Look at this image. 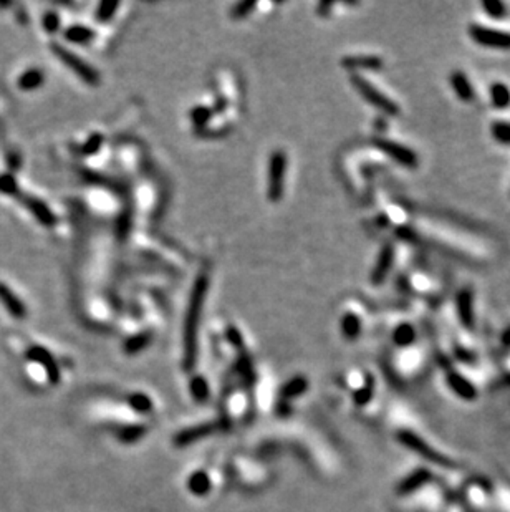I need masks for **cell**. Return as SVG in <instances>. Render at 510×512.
<instances>
[{
    "mask_svg": "<svg viewBox=\"0 0 510 512\" xmlns=\"http://www.w3.org/2000/svg\"><path fill=\"white\" fill-rule=\"evenodd\" d=\"M209 280L205 275H199L195 279L190 290L188 312H185L184 324V362L185 367H194L195 357H198V337H199V324L200 315H203V307L205 295H208Z\"/></svg>",
    "mask_w": 510,
    "mask_h": 512,
    "instance_id": "1",
    "label": "cell"
},
{
    "mask_svg": "<svg viewBox=\"0 0 510 512\" xmlns=\"http://www.w3.org/2000/svg\"><path fill=\"white\" fill-rule=\"evenodd\" d=\"M350 81H352V85L355 86V90H357L358 93L368 101L369 105H373L374 108H378L379 111H383V113L388 115V116L401 115V108L398 106V103H394V101L391 98H388V96H386L384 93H381V91L376 88L373 83H369V81L364 78V76L358 75V73H353L352 76H350Z\"/></svg>",
    "mask_w": 510,
    "mask_h": 512,
    "instance_id": "2",
    "label": "cell"
},
{
    "mask_svg": "<svg viewBox=\"0 0 510 512\" xmlns=\"http://www.w3.org/2000/svg\"><path fill=\"white\" fill-rule=\"evenodd\" d=\"M287 173V155L283 151L272 153L269 161V184H267V196L272 203H278L283 196Z\"/></svg>",
    "mask_w": 510,
    "mask_h": 512,
    "instance_id": "3",
    "label": "cell"
},
{
    "mask_svg": "<svg viewBox=\"0 0 510 512\" xmlns=\"http://www.w3.org/2000/svg\"><path fill=\"white\" fill-rule=\"evenodd\" d=\"M51 52H53L56 57L63 61V63L68 66V68L73 71L75 75H78L80 78L85 81V83L93 85V86L100 83V73H98L93 66L86 63L85 60H81L78 55L70 52V50L61 47V45H51Z\"/></svg>",
    "mask_w": 510,
    "mask_h": 512,
    "instance_id": "4",
    "label": "cell"
},
{
    "mask_svg": "<svg viewBox=\"0 0 510 512\" xmlns=\"http://www.w3.org/2000/svg\"><path fill=\"white\" fill-rule=\"evenodd\" d=\"M398 439L404 444L406 448H409L411 451L419 454L421 458L429 461V463L442 466V468H454V463H451V461L447 459L446 456H442L439 451H434V449H432L427 443L422 441L417 434L411 433V431H399Z\"/></svg>",
    "mask_w": 510,
    "mask_h": 512,
    "instance_id": "5",
    "label": "cell"
},
{
    "mask_svg": "<svg viewBox=\"0 0 510 512\" xmlns=\"http://www.w3.org/2000/svg\"><path fill=\"white\" fill-rule=\"evenodd\" d=\"M373 143L374 146L378 148L379 151H383L386 156H389L394 163L408 168V170H416L417 165H419V158H417L416 153L413 150H409L408 146L401 145V143L386 140V138H376Z\"/></svg>",
    "mask_w": 510,
    "mask_h": 512,
    "instance_id": "6",
    "label": "cell"
},
{
    "mask_svg": "<svg viewBox=\"0 0 510 512\" xmlns=\"http://www.w3.org/2000/svg\"><path fill=\"white\" fill-rule=\"evenodd\" d=\"M469 35L472 40L482 47L489 48H510V34L502 32V30L487 29L484 25H471L469 27Z\"/></svg>",
    "mask_w": 510,
    "mask_h": 512,
    "instance_id": "7",
    "label": "cell"
},
{
    "mask_svg": "<svg viewBox=\"0 0 510 512\" xmlns=\"http://www.w3.org/2000/svg\"><path fill=\"white\" fill-rule=\"evenodd\" d=\"M394 257H396L394 245L393 244H384L383 249H381L379 255H378V259H376L374 267H373V270H371V274H369V282L371 284L381 285L386 279H388L391 269H393Z\"/></svg>",
    "mask_w": 510,
    "mask_h": 512,
    "instance_id": "8",
    "label": "cell"
},
{
    "mask_svg": "<svg viewBox=\"0 0 510 512\" xmlns=\"http://www.w3.org/2000/svg\"><path fill=\"white\" fill-rule=\"evenodd\" d=\"M20 201L24 203V206L32 213V216L37 219L40 224H44L45 227H53L56 224V216L51 213V209L46 206L44 201L34 198V196H24Z\"/></svg>",
    "mask_w": 510,
    "mask_h": 512,
    "instance_id": "9",
    "label": "cell"
},
{
    "mask_svg": "<svg viewBox=\"0 0 510 512\" xmlns=\"http://www.w3.org/2000/svg\"><path fill=\"white\" fill-rule=\"evenodd\" d=\"M456 309L457 315H459L461 324L466 327V329H472L474 327V294L472 290L466 287V289L459 290V294L456 297Z\"/></svg>",
    "mask_w": 510,
    "mask_h": 512,
    "instance_id": "10",
    "label": "cell"
},
{
    "mask_svg": "<svg viewBox=\"0 0 510 512\" xmlns=\"http://www.w3.org/2000/svg\"><path fill=\"white\" fill-rule=\"evenodd\" d=\"M342 65L348 70L378 71L383 68V60L376 55H352V57H345Z\"/></svg>",
    "mask_w": 510,
    "mask_h": 512,
    "instance_id": "11",
    "label": "cell"
},
{
    "mask_svg": "<svg viewBox=\"0 0 510 512\" xmlns=\"http://www.w3.org/2000/svg\"><path fill=\"white\" fill-rule=\"evenodd\" d=\"M0 302H2V305L15 319H24V317L27 315V309H25L24 302L15 295V292H12L9 285L2 282H0Z\"/></svg>",
    "mask_w": 510,
    "mask_h": 512,
    "instance_id": "12",
    "label": "cell"
},
{
    "mask_svg": "<svg viewBox=\"0 0 510 512\" xmlns=\"http://www.w3.org/2000/svg\"><path fill=\"white\" fill-rule=\"evenodd\" d=\"M447 385H449L451 390L454 391L457 396L467 399V401H472V399L477 396V391L476 388L472 386V383L456 372L447 373Z\"/></svg>",
    "mask_w": 510,
    "mask_h": 512,
    "instance_id": "13",
    "label": "cell"
},
{
    "mask_svg": "<svg viewBox=\"0 0 510 512\" xmlns=\"http://www.w3.org/2000/svg\"><path fill=\"white\" fill-rule=\"evenodd\" d=\"M29 358H30V360L37 362V363H40V365L45 367V370H46V373H49V377H50L51 382L58 380V367H56L55 360L51 358V355L45 350V348L32 347L29 350Z\"/></svg>",
    "mask_w": 510,
    "mask_h": 512,
    "instance_id": "14",
    "label": "cell"
},
{
    "mask_svg": "<svg viewBox=\"0 0 510 512\" xmlns=\"http://www.w3.org/2000/svg\"><path fill=\"white\" fill-rule=\"evenodd\" d=\"M449 81H451V86L452 90L456 91L457 98L462 100V101H472L474 96H476V93H474V86L471 81H469L467 75L462 73V71H454L449 76Z\"/></svg>",
    "mask_w": 510,
    "mask_h": 512,
    "instance_id": "15",
    "label": "cell"
},
{
    "mask_svg": "<svg viewBox=\"0 0 510 512\" xmlns=\"http://www.w3.org/2000/svg\"><path fill=\"white\" fill-rule=\"evenodd\" d=\"M429 479H431V473H429V471L417 469L416 473L409 474L408 478H406V479L403 481V483H401V484L398 486V494H403V496H404V494H411V493H413V491L419 489L421 486H424Z\"/></svg>",
    "mask_w": 510,
    "mask_h": 512,
    "instance_id": "16",
    "label": "cell"
},
{
    "mask_svg": "<svg viewBox=\"0 0 510 512\" xmlns=\"http://www.w3.org/2000/svg\"><path fill=\"white\" fill-rule=\"evenodd\" d=\"M17 85L19 88L24 91L37 90L39 86L44 85V71L39 68H30L27 71H24V73L20 75Z\"/></svg>",
    "mask_w": 510,
    "mask_h": 512,
    "instance_id": "17",
    "label": "cell"
},
{
    "mask_svg": "<svg viewBox=\"0 0 510 512\" xmlns=\"http://www.w3.org/2000/svg\"><path fill=\"white\" fill-rule=\"evenodd\" d=\"M342 334L347 340H357L359 334H362V320L358 315L345 314L342 319Z\"/></svg>",
    "mask_w": 510,
    "mask_h": 512,
    "instance_id": "18",
    "label": "cell"
},
{
    "mask_svg": "<svg viewBox=\"0 0 510 512\" xmlns=\"http://www.w3.org/2000/svg\"><path fill=\"white\" fill-rule=\"evenodd\" d=\"M491 103L494 108L506 110L510 106V88L504 83H494L491 86Z\"/></svg>",
    "mask_w": 510,
    "mask_h": 512,
    "instance_id": "19",
    "label": "cell"
},
{
    "mask_svg": "<svg viewBox=\"0 0 510 512\" xmlns=\"http://www.w3.org/2000/svg\"><path fill=\"white\" fill-rule=\"evenodd\" d=\"M95 37V32L85 25H71L65 30V39L71 43H88Z\"/></svg>",
    "mask_w": 510,
    "mask_h": 512,
    "instance_id": "20",
    "label": "cell"
},
{
    "mask_svg": "<svg viewBox=\"0 0 510 512\" xmlns=\"http://www.w3.org/2000/svg\"><path fill=\"white\" fill-rule=\"evenodd\" d=\"M416 340V330L413 325L401 324L393 332V342L398 347H409Z\"/></svg>",
    "mask_w": 510,
    "mask_h": 512,
    "instance_id": "21",
    "label": "cell"
},
{
    "mask_svg": "<svg viewBox=\"0 0 510 512\" xmlns=\"http://www.w3.org/2000/svg\"><path fill=\"white\" fill-rule=\"evenodd\" d=\"M494 140L502 143V145L510 146V123L506 121H496L491 126Z\"/></svg>",
    "mask_w": 510,
    "mask_h": 512,
    "instance_id": "22",
    "label": "cell"
},
{
    "mask_svg": "<svg viewBox=\"0 0 510 512\" xmlns=\"http://www.w3.org/2000/svg\"><path fill=\"white\" fill-rule=\"evenodd\" d=\"M0 193L7 196H19V183L14 174H2L0 176Z\"/></svg>",
    "mask_w": 510,
    "mask_h": 512,
    "instance_id": "23",
    "label": "cell"
},
{
    "mask_svg": "<svg viewBox=\"0 0 510 512\" xmlns=\"http://www.w3.org/2000/svg\"><path fill=\"white\" fill-rule=\"evenodd\" d=\"M482 9L492 19H502L507 15V7L502 2H499V0H486V2H482Z\"/></svg>",
    "mask_w": 510,
    "mask_h": 512,
    "instance_id": "24",
    "label": "cell"
},
{
    "mask_svg": "<svg viewBox=\"0 0 510 512\" xmlns=\"http://www.w3.org/2000/svg\"><path fill=\"white\" fill-rule=\"evenodd\" d=\"M149 340H151V335L146 334V332H144V334H139V335L131 337V339L126 342L125 350H126L128 353H138L139 350H143L144 347H148Z\"/></svg>",
    "mask_w": 510,
    "mask_h": 512,
    "instance_id": "25",
    "label": "cell"
},
{
    "mask_svg": "<svg viewBox=\"0 0 510 512\" xmlns=\"http://www.w3.org/2000/svg\"><path fill=\"white\" fill-rule=\"evenodd\" d=\"M118 7H120V4L118 2H101L98 5V10L95 14L98 22H108V20H111L113 14H115V10Z\"/></svg>",
    "mask_w": 510,
    "mask_h": 512,
    "instance_id": "26",
    "label": "cell"
},
{
    "mask_svg": "<svg viewBox=\"0 0 510 512\" xmlns=\"http://www.w3.org/2000/svg\"><path fill=\"white\" fill-rule=\"evenodd\" d=\"M210 115H213V110L205 108V106H198V108L190 111V120L198 128H203L210 120Z\"/></svg>",
    "mask_w": 510,
    "mask_h": 512,
    "instance_id": "27",
    "label": "cell"
},
{
    "mask_svg": "<svg viewBox=\"0 0 510 512\" xmlns=\"http://www.w3.org/2000/svg\"><path fill=\"white\" fill-rule=\"evenodd\" d=\"M42 24H44V29L49 34H55L56 30L60 29V19L55 12H46L42 19Z\"/></svg>",
    "mask_w": 510,
    "mask_h": 512,
    "instance_id": "28",
    "label": "cell"
},
{
    "mask_svg": "<svg viewBox=\"0 0 510 512\" xmlns=\"http://www.w3.org/2000/svg\"><path fill=\"white\" fill-rule=\"evenodd\" d=\"M101 143H103L101 135H93L90 140L80 148V153H83V155H95V153L100 150Z\"/></svg>",
    "mask_w": 510,
    "mask_h": 512,
    "instance_id": "29",
    "label": "cell"
},
{
    "mask_svg": "<svg viewBox=\"0 0 510 512\" xmlns=\"http://www.w3.org/2000/svg\"><path fill=\"white\" fill-rule=\"evenodd\" d=\"M373 390H374L373 380H371V378H368L367 385H364L359 391H357V395H355V401H357L358 404L368 403L369 399H371V396H373Z\"/></svg>",
    "mask_w": 510,
    "mask_h": 512,
    "instance_id": "30",
    "label": "cell"
},
{
    "mask_svg": "<svg viewBox=\"0 0 510 512\" xmlns=\"http://www.w3.org/2000/svg\"><path fill=\"white\" fill-rule=\"evenodd\" d=\"M255 2H239L234 5V9H232V19H244L249 15V12L252 9H255Z\"/></svg>",
    "mask_w": 510,
    "mask_h": 512,
    "instance_id": "31",
    "label": "cell"
},
{
    "mask_svg": "<svg viewBox=\"0 0 510 512\" xmlns=\"http://www.w3.org/2000/svg\"><path fill=\"white\" fill-rule=\"evenodd\" d=\"M190 488H193L194 493H198V494L205 493L209 488V481L204 474H195L194 478L190 479Z\"/></svg>",
    "mask_w": 510,
    "mask_h": 512,
    "instance_id": "32",
    "label": "cell"
},
{
    "mask_svg": "<svg viewBox=\"0 0 510 512\" xmlns=\"http://www.w3.org/2000/svg\"><path fill=\"white\" fill-rule=\"evenodd\" d=\"M305 388H307V382L303 380V378H295V380H292L285 386V393L287 395H298V393H302Z\"/></svg>",
    "mask_w": 510,
    "mask_h": 512,
    "instance_id": "33",
    "label": "cell"
},
{
    "mask_svg": "<svg viewBox=\"0 0 510 512\" xmlns=\"http://www.w3.org/2000/svg\"><path fill=\"white\" fill-rule=\"evenodd\" d=\"M193 391L195 393V396H198L199 399H203L205 396V393H208V385H205V382L203 380V378H195V380L193 382Z\"/></svg>",
    "mask_w": 510,
    "mask_h": 512,
    "instance_id": "34",
    "label": "cell"
},
{
    "mask_svg": "<svg viewBox=\"0 0 510 512\" xmlns=\"http://www.w3.org/2000/svg\"><path fill=\"white\" fill-rule=\"evenodd\" d=\"M333 7V4H320V5H318V12H320V15H327V10L328 9H332Z\"/></svg>",
    "mask_w": 510,
    "mask_h": 512,
    "instance_id": "35",
    "label": "cell"
}]
</instances>
